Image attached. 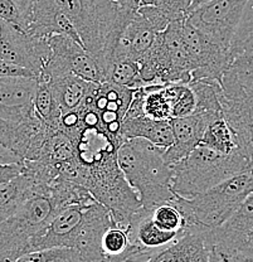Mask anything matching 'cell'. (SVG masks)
Instances as JSON below:
<instances>
[{"mask_svg":"<svg viewBox=\"0 0 253 262\" xmlns=\"http://www.w3.org/2000/svg\"><path fill=\"white\" fill-rule=\"evenodd\" d=\"M54 2L71 19L83 47L99 61L106 73L122 32L137 14L140 0Z\"/></svg>","mask_w":253,"mask_h":262,"instance_id":"obj_1","label":"cell"},{"mask_svg":"<svg viewBox=\"0 0 253 262\" xmlns=\"http://www.w3.org/2000/svg\"><path fill=\"white\" fill-rule=\"evenodd\" d=\"M118 151L112 145H105L88 157L78 159V170L73 183L86 188L96 201L110 209L116 225L127 231L143 204L120 168Z\"/></svg>","mask_w":253,"mask_h":262,"instance_id":"obj_2","label":"cell"},{"mask_svg":"<svg viewBox=\"0 0 253 262\" xmlns=\"http://www.w3.org/2000/svg\"><path fill=\"white\" fill-rule=\"evenodd\" d=\"M164 151L165 149L137 138L125 141L118 151L120 168L146 211L175 198L171 190L173 168L165 160Z\"/></svg>","mask_w":253,"mask_h":262,"instance_id":"obj_3","label":"cell"},{"mask_svg":"<svg viewBox=\"0 0 253 262\" xmlns=\"http://www.w3.org/2000/svg\"><path fill=\"white\" fill-rule=\"evenodd\" d=\"M171 190L184 198H192L248 170L252 163L243 152L220 154L204 145H198L184 159L171 164Z\"/></svg>","mask_w":253,"mask_h":262,"instance_id":"obj_4","label":"cell"},{"mask_svg":"<svg viewBox=\"0 0 253 262\" xmlns=\"http://www.w3.org/2000/svg\"><path fill=\"white\" fill-rule=\"evenodd\" d=\"M252 192L251 168L192 198L175 194L173 202L183 212L187 229H216L232 217Z\"/></svg>","mask_w":253,"mask_h":262,"instance_id":"obj_5","label":"cell"},{"mask_svg":"<svg viewBox=\"0 0 253 262\" xmlns=\"http://www.w3.org/2000/svg\"><path fill=\"white\" fill-rule=\"evenodd\" d=\"M57 208L50 195L35 194L0 222V262H12L28 253L32 239L50 223Z\"/></svg>","mask_w":253,"mask_h":262,"instance_id":"obj_6","label":"cell"},{"mask_svg":"<svg viewBox=\"0 0 253 262\" xmlns=\"http://www.w3.org/2000/svg\"><path fill=\"white\" fill-rule=\"evenodd\" d=\"M248 0H211L187 15L186 20L209 40L229 52Z\"/></svg>","mask_w":253,"mask_h":262,"instance_id":"obj_7","label":"cell"},{"mask_svg":"<svg viewBox=\"0 0 253 262\" xmlns=\"http://www.w3.org/2000/svg\"><path fill=\"white\" fill-rule=\"evenodd\" d=\"M51 57L39 76H50L73 73L83 80L91 82H105L106 73L96 58L82 47L80 43L64 34H54L50 37Z\"/></svg>","mask_w":253,"mask_h":262,"instance_id":"obj_8","label":"cell"},{"mask_svg":"<svg viewBox=\"0 0 253 262\" xmlns=\"http://www.w3.org/2000/svg\"><path fill=\"white\" fill-rule=\"evenodd\" d=\"M223 114L238 138L241 151L253 164V89L228 68L222 81Z\"/></svg>","mask_w":253,"mask_h":262,"instance_id":"obj_9","label":"cell"},{"mask_svg":"<svg viewBox=\"0 0 253 262\" xmlns=\"http://www.w3.org/2000/svg\"><path fill=\"white\" fill-rule=\"evenodd\" d=\"M48 39L0 19V59L27 68L37 77L51 57Z\"/></svg>","mask_w":253,"mask_h":262,"instance_id":"obj_10","label":"cell"},{"mask_svg":"<svg viewBox=\"0 0 253 262\" xmlns=\"http://www.w3.org/2000/svg\"><path fill=\"white\" fill-rule=\"evenodd\" d=\"M183 35L193 67L190 82L209 80L222 84L223 77L232 63L229 52L209 40L187 20L183 23Z\"/></svg>","mask_w":253,"mask_h":262,"instance_id":"obj_11","label":"cell"},{"mask_svg":"<svg viewBox=\"0 0 253 262\" xmlns=\"http://www.w3.org/2000/svg\"><path fill=\"white\" fill-rule=\"evenodd\" d=\"M95 199L96 198L84 203L72 204L56 213L50 223L32 239L28 247V253L56 247L76 248L83 222L84 211Z\"/></svg>","mask_w":253,"mask_h":262,"instance_id":"obj_12","label":"cell"},{"mask_svg":"<svg viewBox=\"0 0 253 262\" xmlns=\"http://www.w3.org/2000/svg\"><path fill=\"white\" fill-rule=\"evenodd\" d=\"M38 77L0 78V117L21 122L35 116L34 95Z\"/></svg>","mask_w":253,"mask_h":262,"instance_id":"obj_13","label":"cell"},{"mask_svg":"<svg viewBox=\"0 0 253 262\" xmlns=\"http://www.w3.org/2000/svg\"><path fill=\"white\" fill-rule=\"evenodd\" d=\"M212 121H214L212 117L203 114H192L189 116L171 119L174 141L168 149H165V160L169 164H174L188 157L199 145L204 131Z\"/></svg>","mask_w":253,"mask_h":262,"instance_id":"obj_14","label":"cell"},{"mask_svg":"<svg viewBox=\"0 0 253 262\" xmlns=\"http://www.w3.org/2000/svg\"><path fill=\"white\" fill-rule=\"evenodd\" d=\"M206 229H187L173 244L156 250L146 262H209L211 252L205 239Z\"/></svg>","mask_w":253,"mask_h":262,"instance_id":"obj_15","label":"cell"},{"mask_svg":"<svg viewBox=\"0 0 253 262\" xmlns=\"http://www.w3.org/2000/svg\"><path fill=\"white\" fill-rule=\"evenodd\" d=\"M28 32L42 38H50L54 34H64L83 47L80 34L76 31L71 19L62 12L54 0H35L33 18Z\"/></svg>","mask_w":253,"mask_h":262,"instance_id":"obj_16","label":"cell"},{"mask_svg":"<svg viewBox=\"0 0 253 262\" xmlns=\"http://www.w3.org/2000/svg\"><path fill=\"white\" fill-rule=\"evenodd\" d=\"M157 34L150 21L137 10V14L122 32L111 62L118 59L137 62L151 48Z\"/></svg>","mask_w":253,"mask_h":262,"instance_id":"obj_17","label":"cell"},{"mask_svg":"<svg viewBox=\"0 0 253 262\" xmlns=\"http://www.w3.org/2000/svg\"><path fill=\"white\" fill-rule=\"evenodd\" d=\"M121 133L126 140L145 139L162 149H168L174 141L173 129L169 120H155L146 115L125 117Z\"/></svg>","mask_w":253,"mask_h":262,"instance_id":"obj_18","label":"cell"},{"mask_svg":"<svg viewBox=\"0 0 253 262\" xmlns=\"http://www.w3.org/2000/svg\"><path fill=\"white\" fill-rule=\"evenodd\" d=\"M43 77V76H39ZM50 82V86L56 97L61 113H67L77 108L87 95L96 87L99 82L83 80L73 73L43 77Z\"/></svg>","mask_w":253,"mask_h":262,"instance_id":"obj_19","label":"cell"},{"mask_svg":"<svg viewBox=\"0 0 253 262\" xmlns=\"http://www.w3.org/2000/svg\"><path fill=\"white\" fill-rule=\"evenodd\" d=\"M251 228H253V192L227 222L218 228L205 231L206 244L231 246Z\"/></svg>","mask_w":253,"mask_h":262,"instance_id":"obj_20","label":"cell"},{"mask_svg":"<svg viewBox=\"0 0 253 262\" xmlns=\"http://www.w3.org/2000/svg\"><path fill=\"white\" fill-rule=\"evenodd\" d=\"M37 193L33 177L26 170L8 184L0 187V222L13 214L19 206Z\"/></svg>","mask_w":253,"mask_h":262,"instance_id":"obj_21","label":"cell"},{"mask_svg":"<svg viewBox=\"0 0 253 262\" xmlns=\"http://www.w3.org/2000/svg\"><path fill=\"white\" fill-rule=\"evenodd\" d=\"M189 86L195 94V110L193 114H203L213 120L224 117L223 114V94L222 84L216 81L199 80L190 82Z\"/></svg>","mask_w":253,"mask_h":262,"instance_id":"obj_22","label":"cell"},{"mask_svg":"<svg viewBox=\"0 0 253 262\" xmlns=\"http://www.w3.org/2000/svg\"><path fill=\"white\" fill-rule=\"evenodd\" d=\"M199 145H204L220 154H235L242 152L238 138L224 117L214 120L206 126L202 141Z\"/></svg>","mask_w":253,"mask_h":262,"instance_id":"obj_23","label":"cell"},{"mask_svg":"<svg viewBox=\"0 0 253 262\" xmlns=\"http://www.w3.org/2000/svg\"><path fill=\"white\" fill-rule=\"evenodd\" d=\"M34 111L43 122L51 126H58L61 108L57 103L50 82L43 77H38L34 95Z\"/></svg>","mask_w":253,"mask_h":262,"instance_id":"obj_24","label":"cell"},{"mask_svg":"<svg viewBox=\"0 0 253 262\" xmlns=\"http://www.w3.org/2000/svg\"><path fill=\"white\" fill-rule=\"evenodd\" d=\"M35 0H0V19L28 32Z\"/></svg>","mask_w":253,"mask_h":262,"instance_id":"obj_25","label":"cell"},{"mask_svg":"<svg viewBox=\"0 0 253 262\" xmlns=\"http://www.w3.org/2000/svg\"><path fill=\"white\" fill-rule=\"evenodd\" d=\"M150 215L155 225L163 231L179 234H184L187 232L186 217L174 202L155 207L151 209Z\"/></svg>","mask_w":253,"mask_h":262,"instance_id":"obj_26","label":"cell"},{"mask_svg":"<svg viewBox=\"0 0 253 262\" xmlns=\"http://www.w3.org/2000/svg\"><path fill=\"white\" fill-rule=\"evenodd\" d=\"M120 86L136 90L141 87L139 63L130 59L112 61L106 71V80Z\"/></svg>","mask_w":253,"mask_h":262,"instance_id":"obj_27","label":"cell"},{"mask_svg":"<svg viewBox=\"0 0 253 262\" xmlns=\"http://www.w3.org/2000/svg\"><path fill=\"white\" fill-rule=\"evenodd\" d=\"M253 49V0H248L229 48L231 62L243 52Z\"/></svg>","mask_w":253,"mask_h":262,"instance_id":"obj_28","label":"cell"},{"mask_svg":"<svg viewBox=\"0 0 253 262\" xmlns=\"http://www.w3.org/2000/svg\"><path fill=\"white\" fill-rule=\"evenodd\" d=\"M12 262H87L76 248L56 247L26 253Z\"/></svg>","mask_w":253,"mask_h":262,"instance_id":"obj_29","label":"cell"},{"mask_svg":"<svg viewBox=\"0 0 253 262\" xmlns=\"http://www.w3.org/2000/svg\"><path fill=\"white\" fill-rule=\"evenodd\" d=\"M211 248L229 255L236 262H253V228L231 246L208 245Z\"/></svg>","mask_w":253,"mask_h":262,"instance_id":"obj_30","label":"cell"},{"mask_svg":"<svg viewBox=\"0 0 253 262\" xmlns=\"http://www.w3.org/2000/svg\"><path fill=\"white\" fill-rule=\"evenodd\" d=\"M229 70L236 73L239 81L246 83L253 78V49L237 56L229 66Z\"/></svg>","mask_w":253,"mask_h":262,"instance_id":"obj_31","label":"cell"},{"mask_svg":"<svg viewBox=\"0 0 253 262\" xmlns=\"http://www.w3.org/2000/svg\"><path fill=\"white\" fill-rule=\"evenodd\" d=\"M143 5H155L167 13L171 21L178 19H186V13L179 8V0H140V7Z\"/></svg>","mask_w":253,"mask_h":262,"instance_id":"obj_32","label":"cell"},{"mask_svg":"<svg viewBox=\"0 0 253 262\" xmlns=\"http://www.w3.org/2000/svg\"><path fill=\"white\" fill-rule=\"evenodd\" d=\"M4 77H35L32 71L27 70V68L20 67V66L9 63L7 61L0 59V78Z\"/></svg>","mask_w":253,"mask_h":262,"instance_id":"obj_33","label":"cell"},{"mask_svg":"<svg viewBox=\"0 0 253 262\" xmlns=\"http://www.w3.org/2000/svg\"><path fill=\"white\" fill-rule=\"evenodd\" d=\"M18 122L8 121V120L0 117V143L10 150L13 140H14L15 133H17Z\"/></svg>","mask_w":253,"mask_h":262,"instance_id":"obj_34","label":"cell"},{"mask_svg":"<svg viewBox=\"0 0 253 262\" xmlns=\"http://www.w3.org/2000/svg\"><path fill=\"white\" fill-rule=\"evenodd\" d=\"M208 2H211V0H193V3H192V4H190L189 9H188V13H187V15L189 14V13H192L193 10H195V9H197L198 7H200V5H203L204 3H208Z\"/></svg>","mask_w":253,"mask_h":262,"instance_id":"obj_35","label":"cell"},{"mask_svg":"<svg viewBox=\"0 0 253 262\" xmlns=\"http://www.w3.org/2000/svg\"><path fill=\"white\" fill-rule=\"evenodd\" d=\"M244 84H246V86H248V87H251V89H253V78H252V80L247 81Z\"/></svg>","mask_w":253,"mask_h":262,"instance_id":"obj_36","label":"cell"},{"mask_svg":"<svg viewBox=\"0 0 253 262\" xmlns=\"http://www.w3.org/2000/svg\"><path fill=\"white\" fill-rule=\"evenodd\" d=\"M252 170H253V164H252Z\"/></svg>","mask_w":253,"mask_h":262,"instance_id":"obj_37","label":"cell"}]
</instances>
